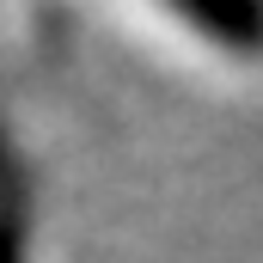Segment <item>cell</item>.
<instances>
[{
	"instance_id": "6da1fadb",
	"label": "cell",
	"mask_w": 263,
	"mask_h": 263,
	"mask_svg": "<svg viewBox=\"0 0 263 263\" xmlns=\"http://www.w3.org/2000/svg\"><path fill=\"white\" fill-rule=\"evenodd\" d=\"M0 263H18V233H12V220H0Z\"/></svg>"
}]
</instances>
